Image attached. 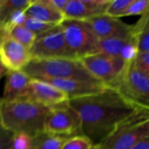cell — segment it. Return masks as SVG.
<instances>
[{"instance_id": "13", "label": "cell", "mask_w": 149, "mask_h": 149, "mask_svg": "<svg viewBox=\"0 0 149 149\" xmlns=\"http://www.w3.org/2000/svg\"><path fill=\"white\" fill-rule=\"evenodd\" d=\"M54 86L65 93L70 100L93 95L103 92L107 86L99 80L67 79H45Z\"/></svg>"}, {"instance_id": "23", "label": "cell", "mask_w": 149, "mask_h": 149, "mask_svg": "<svg viewBox=\"0 0 149 149\" xmlns=\"http://www.w3.org/2000/svg\"><path fill=\"white\" fill-rule=\"evenodd\" d=\"M33 138L24 133H13L8 149H32Z\"/></svg>"}, {"instance_id": "9", "label": "cell", "mask_w": 149, "mask_h": 149, "mask_svg": "<svg viewBox=\"0 0 149 149\" xmlns=\"http://www.w3.org/2000/svg\"><path fill=\"white\" fill-rule=\"evenodd\" d=\"M116 90L136 106L149 108V76L134 62L128 65Z\"/></svg>"}, {"instance_id": "29", "label": "cell", "mask_w": 149, "mask_h": 149, "mask_svg": "<svg viewBox=\"0 0 149 149\" xmlns=\"http://www.w3.org/2000/svg\"><path fill=\"white\" fill-rule=\"evenodd\" d=\"M131 149H149V136L142 140L141 142H139Z\"/></svg>"}, {"instance_id": "21", "label": "cell", "mask_w": 149, "mask_h": 149, "mask_svg": "<svg viewBox=\"0 0 149 149\" xmlns=\"http://www.w3.org/2000/svg\"><path fill=\"white\" fill-rule=\"evenodd\" d=\"M9 35L26 47L29 51L32 47L37 38V36L23 24L12 28L9 32Z\"/></svg>"}, {"instance_id": "1", "label": "cell", "mask_w": 149, "mask_h": 149, "mask_svg": "<svg viewBox=\"0 0 149 149\" xmlns=\"http://www.w3.org/2000/svg\"><path fill=\"white\" fill-rule=\"evenodd\" d=\"M69 104L79 114L83 135L93 146H100L121 121L141 107L111 87L97 94L70 100Z\"/></svg>"}, {"instance_id": "22", "label": "cell", "mask_w": 149, "mask_h": 149, "mask_svg": "<svg viewBox=\"0 0 149 149\" xmlns=\"http://www.w3.org/2000/svg\"><path fill=\"white\" fill-rule=\"evenodd\" d=\"M23 25H24L28 30H30L31 32H33L37 37L47 32L53 27L57 26L55 24L45 23V22L39 21L38 19H35V18L28 17V16H26V17L23 23Z\"/></svg>"}, {"instance_id": "28", "label": "cell", "mask_w": 149, "mask_h": 149, "mask_svg": "<svg viewBox=\"0 0 149 149\" xmlns=\"http://www.w3.org/2000/svg\"><path fill=\"white\" fill-rule=\"evenodd\" d=\"M48 1L54 8H56L58 10H59L63 13H64V10L69 2V0H48Z\"/></svg>"}, {"instance_id": "11", "label": "cell", "mask_w": 149, "mask_h": 149, "mask_svg": "<svg viewBox=\"0 0 149 149\" xmlns=\"http://www.w3.org/2000/svg\"><path fill=\"white\" fill-rule=\"evenodd\" d=\"M91 25L99 40L129 37L134 34V24H128L121 21L119 17H113L107 15H101L86 20Z\"/></svg>"}, {"instance_id": "19", "label": "cell", "mask_w": 149, "mask_h": 149, "mask_svg": "<svg viewBox=\"0 0 149 149\" xmlns=\"http://www.w3.org/2000/svg\"><path fill=\"white\" fill-rule=\"evenodd\" d=\"M66 140L68 139L44 132L33 138L32 149H62Z\"/></svg>"}, {"instance_id": "18", "label": "cell", "mask_w": 149, "mask_h": 149, "mask_svg": "<svg viewBox=\"0 0 149 149\" xmlns=\"http://www.w3.org/2000/svg\"><path fill=\"white\" fill-rule=\"evenodd\" d=\"M134 32L138 42L140 52H149V9L134 24Z\"/></svg>"}, {"instance_id": "5", "label": "cell", "mask_w": 149, "mask_h": 149, "mask_svg": "<svg viewBox=\"0 0 149 149\" xmlns=\"http://www.w3.org/2000/svg\"><path fill=\"white\" fill-rule=\"evenodd\" d=\"M61 26L67 45L76 59L100 53L99 39L87 21L65 19Z\"/></svg>"}, {"instance_id": "25", "label": "cell", "mask_w": 149, "mask_h": 149, "mask_svg": "<svg viewBox=\"0 0 149 149\" xmlns=\"http://www.w3.org/2000/svg\"><path fill=\"white\" fill-rule=\"evenodd\" d=\"M93 142L85 135L75 136L66 140L62 149H92Z\"/></svg>"}, {"instance_id": "8", "label": "cell", "mask_w": 149, "mask_h": 149, "mask_svg": "<svg viewBox=\"0 0 149 149\" xmlns=\"http://www.w3.org/2000/svg\"><path fill=\"white\" fill-rule=\"evenodd\" d=\"M32 58H73L70 51L61 24L57 25L47 32L38 36L30 49Z\"/></svg>"}, {"instance_id": "12", "label": "cell", "mask_w": 149, "mask_h": 149, "mask_svg": "<svg viewBox=\"0 0 149 149\" xmlns=\"http://www.w3.org/2000/svg\"><path fill=\"white\" fill-rule=\"evenodd\" d=\"M28 99L50 108L65 104L70 100L65 93L53 85L38 79H31V80Z\"/></svg>"}, {"instance_id": "16", "label": "cell", "mask_w": 149, "mask_h": 149, "mask_svg": "<svg viewBox=\"0 0 149 149\" xmlns=\"http://www.w3.org/2000/svg\"><path fill=\"white\" fill-rule=\"evenodd\" d=\"M65 19L83 20L98 17L96 12L88 4L87 0H69L65 10Z\"/></svg>"}, {"instance_id": "17", "label": "cell", "mask_w": 149, "mask_h": 149, "mask_svg": "<svg viewBox=\"0 0 149 149\" xmlns=\"http://www.w3.org/2000/svg\"><path fill=\"white\" fill-rule=\"evenodd\" d=\"M135 38V35L129 37L111 38L99 40V52L108 56L120 58L126 46Z\"/></svg>"}, {"instance_id": "24", "label": "cell", "mask_w": 149, "mask_h": 149, "mask_svg": "<svg viewBox=\"0 0 149 149\" xmlns=\"http://www.w3.org/2000/svg\"><path fill=\"white\" fill-rule=\"evenodd\" d=\"M132 2L133 0H111L107 9L106 15L120 18Z\"/></svg>"}, {"instance_id": "27", "label": "cell", "mask_w": 149, "mask_h": 149, "mask_svg": "<svg viewBox=\"0 0 149 149\" xmlns=\"http://www.w3.org/2000/svg\"><path fill=\"white\" fill-rule=\"evenodd\" d=\"M134 63L138 69L149 76V52H140Z\"/></svg>"}, {"instance_id": "20", "label": "cell", "mask_w": 149, "mask_h": 149, "mask_svg": "<svg viewBox=\"0 0 149 149\" xmlns=\"http://www.w3.org/2000/svg\"><path fill=\"white\" fill-rule=\"evenodd\" d=\"M31 3V0H0V23L16 10L27 9Z\"/></svg>"}, {"instance_id": "15", "label": "cell", "mask_w": 149, "mask_h": 149, "mask_svg": "<svg viewBox=\"0 0 149 149\" xmlns=\"http://www.w3.org/2000/svg\"><path fill=\"white\" fill-rule=\"evenodd\" d=\"M26 16L55 25L61 24L65 20L64 13L54 8L48 0L31 1L26 9Z\"/></svg>"}, {"instance_id": "10", "label": "cell", "mask_w": 149, "mask_h": 149, "mask_svg": "<svg viewBox=\"0 0 149 149\" xmlns=\"http://www.w3.org/2000/svg\"><path fill=\"white\" fill-rule=\"evenodd\" d=\"M0 58L2 76L9 72L23 70L32 59L30 51L9 34H1Z\"/></svg>"}, {"instance_id": "4", "label": "cell", "mask_w": 149, "mask_h": 149, "mask_svg": "<svg viewBox=\"0 0 149 149\" xmlns=\"http://www.w3.org/2000/svg\"><path fill=\"white\" fill-rule=\"evenodd\" d=\"M149 136V108L140 107L121 121L100 146L102 149H131Z\"/></svg>"}, {"instance_id": "7", "label": "cell", "mask_w": 149, "mask_h": 149, "mask_svg": "<svg viewBox=\"0 0 149 149\" xmlns=\"http://www.w3.org/2000/svg\"><path fill=\"white\" fill-rule=\"evenodd\" d=\"M45 132L66 139L83 135L80 116L71 107L69 101L51 108L46 118Z\"/></svg>"}, {"instance_id": "6", "label": "cell", "mask_w": 149, "mask_h": 149, "mask_svg": "<svg viewBox=\"0 0 149 149\" xmlns=\"http://www.w3.org/2000/svg\"><path fill=\"white\" fill-rule=\"evenodd\" d=\"M80 61L93 78L107 87L114 89L117 88L129 65L120 58L103 53L85 57Z\"/></svg>"}, {"instance_id": "2", "label": "cell", "mask_w": 149, "mask_h": 149, "mask_svg": "<svg viewBox=\"0 0 149 149\" xmlns=\"http://www.w3.org/2000/svg\"><path fill=\"white\" fill-rule=\"evenodd\" d=\"M51 111L31 99L1 100V127L12 133H24L32 138L45 132L46 118Z\"/></svg>"}, {"instance_id": "3", "label": "cell", "mask_w": 149, "mask_h": 149, "mask_svg": "<svg viewBox=\"0 0 149 149\" xmlns=\"http://www.w3.org/2000/svg\"><path fill=\"white\" fill-rule=\"evenodd\" d=\"M23 71L31 79L41 80L67 79L97 80L80 60L73 58H32Z\"/></svg>"}, {"instance_id": "14", "label": "cell", "mask_w": 149, "mask_h": 149, "mask_svg": "<svg viewBox=\"0 0 149 149\" xmlns=\"http://www.w3.org/2000/svg\"><path fill=\"white\" fill-rule=\"evenodd\" d=\"M3 94L1 100L12 101L21 99H28L29 86L31 78L23 70L9 72L6 75Z\"/></svg>"}, {"instance_id": "26", "label": "cell", "mask_w": 149, "mask_h": 149, "mask_svg": "<svg viewBox=\"0 0 149 149\" xmlns=\"http://www.w3.org/2000/svg\"><path fill=\"white\" fill-rule=\"evenodd\" d=\"M149 9V0H133L132 3L122 13L121 17L127 16H142Z\"/></svg>"}, {"instance_id": "30", "label": "cell", "mask_w": 149, "mask_h": 149, "mask_svg": "<svg viewBox=\"0 0 149 149\" xmlns=\"http://www.w3.org/2000/svg\"><path fill=\"white\" fill-rule=\"evenodd\" d=\"M92 149H102V148H101L100 146H94V147H93Z\"/></svg>"}]
</instances>
